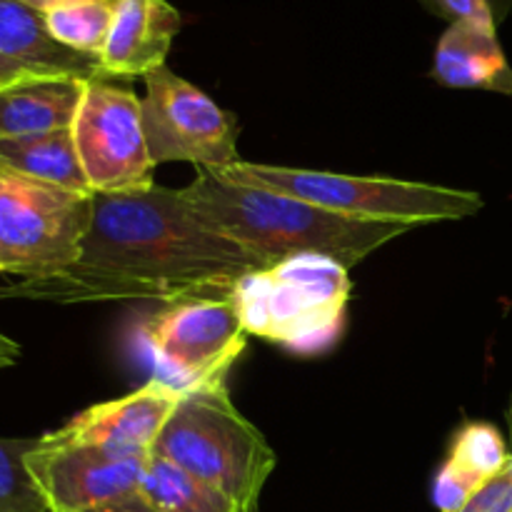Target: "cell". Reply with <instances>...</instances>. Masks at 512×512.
I'll return each mask as SVG.
<instances>
[{
  "mask_svg": "<svg viewBox=\"0 0 512 512\" xmlns=\"http://www.w3.org/2000/svg\"><path fill=\"white\" fill-rule=\"evenodd\" d=\"M268 265L243 245L203 228L178 190L150 185L125 193H93V218L80 258L55 273L3 285L0 298L60 305L178 303L233 293L240 278Z\"/></svg>",
  "mask_w": 512,
  "mask_h": 512,
  "instance_id": "cell-1",
  "label": "cell"
},
{
  "mask_svg": "<svg viewBox=\"0 0 512 512\" xmlns=\"http://www.w3.org/2000/svg\"><path fill=\"white\" fill-rule=\"evenodd\" d=\"M180 200L203 228L243 245L270 265L293 255H325L345 268L363 263L380 245L410 230L403 223H375L310 205L273 190L233 183L198 168Z\"/></svg>",
  "mask_w": 512,
  "mask_h": 512,
  "instance_id": "cell-2",
  "label": "cell"
},
{
  "mask_svg": "<svg viewBox=\"0 0 512 512\" xmlns=\"http://www.w3.org/2000/svg\"><path fill=\"white\" fill-rule=\"evenodd\" d=\"M150 455L178 465L243 512H258L265 480L278 465L263 433L233 405L225 383L183 393Z\"/></svg>",
  "mask_w": 512,
  "mask_h": 512,
  "instance_id": "cell-3",
  "label": "cell"
},
{
  "mask_svg": "<svg viewBox=\"0 0 512 512\" xmlns=\"http://www.w3.org/2000/svg\"><path fill=\"white\" fill-rule=\"evenodd\" d=\"M350 288L343 263L305 253L253 270L230 295L238 303L245 333L298 355H318L343 330Z\"/></svg>",
  "mask_w": 512,
  "mask_h": 512,
  "instance_id": "cell-4",
  "label": "cell"
},
{
  "mask_svg": "<svg viewBox=\"0 0 512 512\" xmlns=\"http://www.w3.org/2000/svg\"><path fill=\"white\" fill-rule=\"evenodd\" d=\"M210 173L250 188L290 195L348 218L403 223L410 228L420 223H438V220H463L483 208V198L470 190L410 183L398 178H375V175H340L325 170L245 163V160Z\"/></svg>",
  "mask_w": 512,
  "mask_h": 512,
  "instance_id": "cell-5",
  "label": "cell"
},
{
  "mask_svg": "<svg viewBox=\"0 0 512 512\" xmlns=\"http://www.w3.org/2000/svg\"><path fill=\"white\" fill-rule=\"evenodd\" d=\"M155 375L180 393L225 383L248 333L233 295H200L168 303L140 328Z\"/></svg>",
  "mask_w": 512,
  "mask_h": 512,
  "instance_id": "cell-6",
  "label": "cell"
},
{
  "mask_svg": "<svg viewBox=\"0 0 512 512\" xmlns=\"http://www.w3.org/2000/svg\"><path fill=\"white\" fill-rule=\"evenodd\" d=\"M93 218V193L0 178V273H55L80 258Z\"/></svg>",
  "mask_w": 512,
  "mask_h": 512,
  "instance_id": "cell-7",
  "label": "cell"
},
{
  "mask_svg": "<svg viewBox=\"0 0 512 512\" xmlns=\"http://www.w3.org/2000/svg\"><path fill=\"white\" fill-rule=\"evenodd\" d=\"M143 130L153 165L193 163L228 168L238 163V125L213 98L168 65L145 75Z\"/></svg>",
  "mask_w": 512,
  "mask_h": 512,
  "instance_id": "cell-8",
  "label": "cell"
},
{
  "mask_svg": "<svg viewBox=\"0 0 512 512\" xmlns=\"http://www.w3.org/2000/svg\"><path fill=\"white\" fill-rule=\"evenodd\" d=\"M70 133L93 193H125L155 185L143 105L128 85L110 83L108 78L88 80Z\"/></svg>",
  "mask_w": 512,
  "mask_h": 512,
  "instance_id": "cell-9",
  "label": "cell"
},
{
  "mask_svg": "<svg viewBox=\"0 0 512 512\" xmlns=\"http://www.w3.org/2000/svg\"><path fill=\"white\" fill-rule=\"evenodd\" d=\"M150 453H123L83 443L60 430L38 438L28 470L50 512H88L140 490Z\"/></svg>",
  "mask_w": 512,
  "mask_h": 512,
  "instance_id": "cell-10",
  "label": "cell"
},
{
  "mask_svg": "<svg viewBox=\"0 0 512 512\" xmlns=\"http://www.w3.org/2000/svg\"><path fill=\"white\" fill-rule=\"evenodd\" d=\"M180 400H183L180 390L153 378L125 398L83 410L68 425H63L60 433L123 453H153L160 430L165 428Z\"/></svg>",
  "mask_w": 512,
  "mask_h": 512,
  "instance_id": "cell-11",
  "label": "cell"
},
{
  "mask_svg": "<svg viewBox=\"0 0 512 512\" xmlns=\"http://www.w3.org/2000/svg\"><path fill=\"white\" fill-rule=\"evenodd\" d=\"M178 30L180 13L168 0H118L98 55L103 78H145L163 68Z\"/></svg>",
  "mask_w": 512,
  "mask_h": 512,
  "instance_id": "cell-12",
  "label": "cell"
},
{
  "mask_svg": "<svg viewBox=\"0 0 512 512\" xmlns=\"http://www.w3.org/2000/svg\"><path fill=\"white\" fill-rule=\"evenodd\" d=\"M433 78L445 88L493 90L512 98V68L495 20H455L438 40Z\"/></svg>",
  "mask_w": 512,
  "mask_h": 512,
  "instance_id": "cell-13",
  "label": "cell"
},
{
  "mask_svg": "<svg viewBox=\"0 0 512 512\" xmlns=\"http://www.w3.org/2000/svg\"><path fill=\"white\" fill-rule=\"evenodd\" d=\"M88 80L38 75L0 88V138L53 133L73 125Z\"/></svg>",
  "mask_w": 512,
  "mask_h": 512,
  "instance_id": "cell-14",
  "label": "cell"
},
{
  "mask_svg": "<svg viewBox=\"0 0 512 512\" xmlns=\"http://www.w3.org/2000/svg\"><path fill=\"white\" fill-rule=\"evenodd\" d=\"M510 463L508 445L490 423H465L455 433L448 460L433 480V503L440 512H458L488 480Z\"/></svg>",
  "mask_w": 512,
  "mask_h": 512,
  "instance_id": "cell-15",
  "label": "cell"
},
{
  "mask_svg": "<svg viewBox=\"0 0 512 512\" xmlns=\"http://www.w3.org/2000/svg\"><path fill=\"white\" fill-rule=\"evenodd\" d=\"M0 55L58 75L83 80L103 78L100 60L55 43L45 28L43 13L30 8L25 0H0Z\"/></svg>",
  "mask_w": 512,
  "mask_h": 512,
  "instance_id": "cell-16",
  "label": "cell"
},
{
  "mask_svg": "<svg viewBox=\"0 0 512 512\" xmlns=\"http://www.w3.org/2000/svg\"><path fill=\"white\" fill-rule=\"evenodd\" d=\"M0 178L33 180L75 193H93L75 153L70 128L23 138H0Z\"/></svg>",
  "mask_w": 512,
  "mask_h": 512,
  "instance_id": "cell-17",
  "label": "cell"
},
{
  "mask_svg": "<svg viewBox=\"0 0 512 512\" xmlns=\"http://www.w3.org/2000/svg\"><path fill=\"white\" fill-rule=\"evenodd\" d=\"M138 493L155 512H243L218 490L155 455Z\"/></svg>",
  "mask_w": 512,
  "mask_h": 512,
  "instance_id": "cell-18",
  "label": "cell"
},
{
  "mask_svg": "<svg viewBox=\"0 0 512 512\" xmlns=\"http://www.w3.org/2000/svg\"><path fill=\"white\" fill-rule=\"evenodd\" d=\"M118 0H60L43 13L55 43L98 58L108 40Z\"/></svg>",
  "mask_w": 512,
  "mask_h": 512,
  "instance_id": "cell-19",
  "label": "cell"
},
{
  "mask_svg": "<svg viewBox=\"0 0 512 512\" xmlns=\"http://www.w3.org/2000/svg\"><path fill=\"white\" fill-rule=\"evenodd\" d=\"M38 438H0V512H50L28 470Z\"/></svg>",
  "mask_w": 512,
  "mask_h": 512,
  "instance_id": "cell-20",
  "label": "cell"
},
{
  "mask_svg": "<svg viewBox=\"0 0 512 512\" xmlns=\"http://www.w3.org/2000/svg\"><path fill=\"white\" fill-rule=\"evenodd\" d=\"M458 512H512V468L505 465L503 473L483 485Z\"/></svg>",
  "mask_w": 512,
  "mask_h": 512,
  "instance_id": "cell-21",
  "label": "cell"
},
{
  "mask_svg": "<svg viewBox=\"0 0 512 512\" xmlns=\"http://www.w3.org/2000/svg\"><path fill=\"white\" fill-rule=\"evenodd\" d=\"M440 15L455 20H495L488 0H430Z\"/></svg>",
  "mask_w": 512,
  "mask_h": 512,
  "instance_id": "cell-22",
  "label": "cell"
},
{
  "mask_svg": "<svg viewBox=\"0 0 512 512\" xmlns=\"http://www.w3.org/2000/svg\"><path fill=\"white\" fill-rule=\"evenodd\" d=\"M38 75H58V73H50V70L38 68V65H30V63H23V60L0 55V88H8V85L20 83V80L38 78Z\"/></svg>",
  "mask_w": 512,
  "mask_h": 512,
  "instance_id": "cell-23",
  "label": "cell"
},
{
  "mask_svg": "<svg viewBox=\"0 0 512 512\" xmlns=\"http://www.w3.org/2000/svg\"><path fill=\"white\" fill-rule=\"evenodd\" d=\"M88 512H155V510L150 508L143 498H140V493H135V495H130V498L118 500V503L103 505V508H95Z\"/></svg>",
  "mask_w": 512,
  "mask_h": 512,
  "instance_id": "cell-24",
  "label": "cell"
},
{
  "mask_svg": "<svg viewBox=\"0 0 512 512\" xmlns=\"http://www.w3.org/2000/svg\"><path fill=\"white\" fill-rule=\"evenodd\" d=\"M20 358V345L13 338H8L5 333H0V370L10 368V365L18 363Z\"/></svg>",
  "mask_w": 512,
  "mask_h": 512,
  "instance_id": "cell-25",
  "label": "cell"
},
{
  "mask_svg": "<svg viewBox=\"0 0 512 512\" xmlns=\"http://www.w3.org/2000/svg\"><path fill=\"white\" fill-rule=\"evenodd\" d=\"M25 3H28L30 8H35V10H40V13H45V10H48L50 5L60 3V0H25Z\"/></svg>",
  "mask_w": 512,
  "mask_h": 512,
  "instance_id": "cell-26",
  "label": "cell"
},
{
  "mask_svg": "<svg viewBox=\"0 0 512 512\" xmlns=\"http://www.w3.org/2000/svg\"><path fill=\"white\" fill-rule=\"evenodd\" d=\"M510 468H512V455H510Z\"/></svg>",
  "mask_w": 512,
  "mask_h": 512,
  "instance_id": "cell-27",
  "label": "cell"
}]
</instances>
